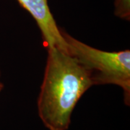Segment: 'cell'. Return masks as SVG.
<instances>
[{
  "instance_id": "cell-1",
  "label": "cell",
  "mask_w": 130,
  "mask_h": 130,
  "mask_svg": "<svg viewBox=\"0 0 130 130\" xmlns=\"http://www.w3.org/2000/svg\"><path fill=\"white\" fill-rule=\"evenodd\" d=\"M47 51L38 115L48 129L67 130L76 104L93 85L88 72L69 53L56 48Z\"/></svg>"
},
{
  "instance_id": "cell-2",
  "label": "cell",
  "mask_w": 130,
  "mask_h": 130,
  "mask_svg": "<svg viewBox=\"0 0 130 130\" xmlns=\"http://www.w3.org/2000/svg\"><path fill=\"white\" fill-rule=\"evenodd\" d=\"M68 53L83 67L93 85L111 84L124 90L126 105L130 102V51H101L88 46L61 30Z\"/></svg>"
},
{
  "instance_id": "cell-3",
  "label": "cell",
  "mask_w": 130,
  "mask_h": 130,
  "mask_svg": "<svg viewBox=\"0 0 130 130\" xmlns=\"http://www.w3.org/2000/svg\"><path fill=\"white\" fill-rule=\"evenodd\" d=\"M18 2L36 22L47 48H56L68 53L67 43L61 30L53 17L48 0H18Z\"/></svg>"
},
{
  "instance_id": "cell-4",
  "label": "cell",
  "mask_w": 130,
  "mask_h": 130,
  "mask_svg": "<svg viewBox=\"0 0 130 130\" xmlns=\"http://www.w3.org/2000/svg\"><path fill=\"white\" fill-rule=\"evenodd\" d=\"M115 15L126 20L130 19V0H115Z\"/></svg>"
},
{
  "instance_id": "cell-5",
  "label": "cell",
  "mask_w": 130,
  "mask_h": 130,
  "mask_svg": "<svg viewBox=\"0 0 130 130\" xmlns=\"http://www.w3.org/2000/svg\"><path fill=\"white\" fill-rule=\"evenodd\" d=\"M3 83H2V81H1V76H0V92L2 91V90L3 88Z\"/></svg>"
}]
</instances>
